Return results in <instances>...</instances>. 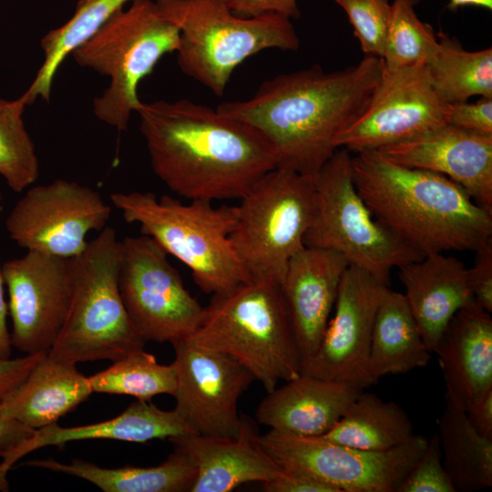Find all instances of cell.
<instances>
[{"instance_id": "41", "label": "cell", "mask_w": 492, "mask_h": 492, "mask_svg": "<svg viewBox=\"0 0 492 492\" xmlns=\"http://www.w3.org/2000/svg\"><path fill=\"white\" fill-rule=\"evenodd\" d=\"M46 352L0 360V398L19 385Z\"/></svg>"}, {"instance_id": "18", "label": "cell", "mask_w": 492, "mask_h": 492, "mask_svg": "<svg viewBox=\"0 0 492 492\" xmlns=\"http://www.w3.org/2000/svg\"><path fill=\"white\" fill-rule=\"evenodd\" d=\"M375 150L398 165L447 177L460 185L477 204L492 213V136L446 124Z\"/></svg>"}, {"instance_id": "2", "label": "cell", "mask_w": 492, "mask_h": 492, "mask_svg": "<svg viewBox=\"0 0 492 492\" xmlns=\"http://www.w3.org/2000/svg\"><path fill=\"white\" fill-rule=\"evenodd\" d=\"M384 68L372 56L332 72L314 65L278 75L249 99L216 109L257 128L272 146L277 168L314 176L338 149V136L366 109Z\"/></svg>"}, {"instance_id": "33", "label": "cell", "mask_w": 492, "mask_h": 492, "mask_svg": "<svg viewBox=\"0 0 492 492\" xmlns=\"http://www.w3.org/2000/svg\"><path fill=\"white\" fill-rule=\"evenodd\" d=\"M26 108L21 97L0 98V176L15 192L28 189L39 176L36 147L23 119Z\"/></svg>"}, {"instance_id": "39", "label": "cell", "mask_w": 492, "mask_h": 492, "mask_svg": "<svg viewBox=\"0 0 492 492\" xmlns=\"http://www.w3.org/2000/svg\"><path fill=\"white\" fill-rule=\"evenodd\" d=\"M262 488L266 492H339L304 471L282 466L274 478L262 483Z\"/></svg>"}, {"instance_id": "28", "label": "cell", "mask_w": 492, "mask_h": 492, "mask_svg": "<svg viewBox=\"0 0 492 492\" xmlns=\"http://www.w3.org/2000/svg\"><path fill=\"white\" fill-rule=\"evenodd\" d=\"M438 436L444 468L455 492H472L492 487V439L478 434L466 411L446 392Z\"/></svg>"}, {"instance_id": "9", "label": "cell", "mask_w": 492, "mask_h": 492, "mask_svg": "<svg viewBox=\"0 0 492 492\" xmlns=\"http://www.w3.org/2000/svg\"><path fill=\"white\" fill-rule=\"evenodd\" d=\"M350 153L337 149L313 176L315 208L303 244L337 251L389 286L394 268L424 256L374 218L354 183Z\"/></svg>"}, {"instance_id": "10", "label": "cell", "mask_w": 492, "mask_h": 492, "mask_svg": "<svg viewBox=\"0 0 492 492\" xmlns=\"http://www.w3.org/2000/svg\"><path fill=\"white\" fill-rule=\"evenodd\" d=\"M240 200L230 236L233 249L251 279L280 283L313 220V176L276 168Z\"/></svg>"}, {"instance_id": "27", "label": "cell", "mask_w": 492, "mask_h": 492, "mask_svg": "<svg viewBox=\"0 0 492 492\" xmlns=\"http://www.w3.org/2000/svg\"><path fill=\"white\" fill-rule=\"evenodd\" d=\"M26 465L82 478L105 492H190L197 475L193 463L174 449L164 462L148 467L107 468L82 459L69 464L37 459Z\"/></svg>"}, {"instance_id": "22", "label": "cell", "mask_w": 492, "mask_h": 492, "mask_svg": "<svg viewBox=\"0 0 492 492\" xmlns=\"http://www.w3.org/2000/svg\"><path fill=\"white\" fill-rule=\"evenodd\" d=\"M405 297L431 353L452 317L475 301L467 268L456 257L432 253L398 268Z\"/></svg>"}, {"instance_id": "4", "label": "cell", "mask_w": 492, "mask_h": 492, "mask_svg": "<svg viewBox=\"0 0 492 492\" xmlns=\"http://www.w3.org/2000/svg\"><path fill=\"white\" fill-rule=\"evenodd\" d=\"M198 347L226 354L243 365L266 393L301 374V361L280 285L251 279L213 294L187 338Z\"/></svg>"}, {"instance_id": "19", "label": "cell", "mask_w": 492, "mask_h": 492, "mask_svg": "<svg viewBox=\"0 0 492 492\" xmlns=\"http://www.w3.org/2000/svg\"><path fill=\"white\" fill-rule=\"evenodd\" d=\"M349 265L337 251L304 245L286 266L279 285L301 364L320 345Z\"/></svg>"}, {"instance_id": "32", "label": "cell", "mask_w": 492, "mask_h": 492, "mask_svg": "<svg viewBox=\"0 0 492 492\" xmlns=\"http://www.w3.org/2000/svg\"><path fill=\"white\" fill-rule=\"evenodd\" d=\"M93 393L130 395L150 401L159 395H173L177 387L175 363L159 364L143 349L134 351L88 377Z\"/></svg>"}, {"instance_id": "42", "label": "cell", "mask_w": 492, "mask_h": 492, "mask_svg": "<svg viewBox=\"0 0 492 492\" xmlns=\"http://www.w3.org/2000/svg\"><path fill=\"white\" fill-rule=\"evenodd\" d=\"M34 430L8 417L3 411L0 398V457L29 439Z\"/></svg>"}, {"instance_id": "25", "label": "cell", "mask_w": 492, "mask_h": 492, "mask_svg": "<svg viewBox=\"0 0 492 492\" xmlns=\"http://www.w3.org/2000/svg\"><path fill=\"white\" fill-rule=\"evenodd\" d=\"M93 391L76 364L46 354L26 378L1 398L4 413L31 429L55 424Z\"/></svg>"}, {"instance_id": "5", "label": "cell", "mask_w": 492, "mask_h": 492, "mask_svg": "<svg viewBox=\"0 0 492 492\" xmlns=\"http://www.w3.org/2000/svg\"><path fill=\"white\" fill-rule=\"evenodd\" d=\"M109 198L127 222L138 224L141 234L190 270L203 292L222 293L251 280L230 239L236 206L215 207L202 200L183 203L149 191L116 192Z\"/></svg>"}, {"instance_id": "30", "label": "cell", "mask_w": 492, "mask_h": 492, "mask_svg": "<svg viewBox=\"0 0 492 492\" xmlns=\"http://www.w3.org/2000/svg\"><path fill=\"white\" fill-rule=\"evenodd\" d=\"M413 436L412 423L397 404L362 391L323 436L354 448L385 451L405 443Z\"/></svg>"}, {"instance_id": "24", "label": "cell", "mask_w": 492, "mask_h": 492, "mask_svg": "<svg viewBox=\"0 0 492 492\" xmlns=\"http://www.w3.org/2000/svg\"><path fill=\"white\" fill-rule=\"evenodd\" d=\"M193 433L173 409L165 411L150 401L137 400L114 418L86 425L61 427L56 423L34 430L33 436L6 453L0 463V487L8 486L6 474L22 456L38 448L87 439L147 443Z\"/></svg>"}, {"instance_id": "40", "label": "cell", "mask_w": 492, "mask_h": 492, "mask_svg": "<svg viewBox=\"0 0 492 492\" xmlns=\"http://www.w3.org/2000/svg\"><path fill=\"white\" fill-rule=\"evenodd\" d=\"M231 12L241 17L276 14L289 19L300 18L297 0H223Z\"/></svg>"}, {"instance_id": "34", "label": "cell", "mask_w": 492, "mask_h": 492, "mask_svg": "<svg viewBox=\"0 0 492 492\" xmlns=\"http://www.w3.org/2000/svg\"><path fill=\"white\" fill-rule=\"evenodd\" d=\"M418 0H394L392 16L382 56L384 69L425 65L437 44L431 25L415 11Z\"/></svg>"}, {"instance_id": "26", "label": "cell", "mask_w": 492, "mask_h": 492, "mask_svg": "<svg viewBox=\"0 0 492 492\" xmlns=\"http://www.w3.org/2000/svg\"><path fill=\"white\" fill-rule=\"evenodd\" d=\"M404 293L385 287L369 347L368 374L374 384L387 374H405L431 359Z\"/></svg>"}, {"instance_id": "6", "label": "cell", "mask_w": 492, "mask_h": 492, "mask_svg": "<svg viewBox=\"0 0 492 492\" xmlns=\"http://www.w3.org/2000/svg\"><path fill=\"white\" fill-rule=\"evenodd\" d=\"M162 15L179 33L177 62L180 70L222 96L243 61L270 48L296 51L299 36L291 19L270 14L234 15L223 0H155Z\"/></svg>"}, {"instance_id": "13", "label": "cell", "mask_w": 492, "mask_h": 492, "mask_svg": "<svg viewBox=\"0 0 492 492\" xmlns=\"http://www.w3.org/2000/svg\"><path fill=\"white\" fill-rule=\"evenodd\" d=\"M111 210L97 190L57 179L26 189L5 226L9 238L26 251L73 259L85 251L91 231L108 226Z\"/></svg>"}, {"instance_id": "20", "label": "cell", "mask_w": 492, "mask_h": 492, "mask_svg": "<svg viewBox=\"0 0 492 492\" xmlns=\"http://www.w3.org/2000/svg\"><path fill=\"white\" fill-rule=\"evenodd\" d=\"M260 435L256 422L241 415L236 436L189 433L169 440L196 468L190 492H230L245 483L270 481L279 474L281 466L261 446Z\"/></svg>"}, {"instance_id": "21", "label": "cell", "mask_w": 492, "mask_h": 492, "mask_svg": "<svg viewBox=\"0 0 492 492\" xmlns=\"http://www.w3.org/2000/svg\"><path fill=\"white\" fill-rule=\"evenodd\" d=\"M363 390L350 383L301 374L267 393L257 407L256 419L282 433L324 436Z\"/></svg>"}, {"instance_id": "35", "label": "cell", "mask_w": 492, "mask_h": 492, "mask_svg": "<svg viewBox=\"0 0 492 492\" xmlns=\"http://www.w3.org/2000/svg\"><path fill=\"white\" fill-rule=\"evenodd\" d=\"M346 14L364 56L382 58L392 16L390 0H333Z\"/></svg>"}, {"instance_id": "43", "label": "cell", "mask_w": 492, "mask_h": 492, "mask_svg": "<svg viewBox=\"0 0 492 492\" xmlns=\"http://www.w3.org/2000/svg\"><path fill=\"white\" fill-rule=\"evenodd\" d=\"M466 414L470 425L478 434L492 439V389L479 396Z\"/></svg>"}, {"instance_id": "17", "label": "cell", "mask_w": 492, "mask_h": 492, "mask_svg": "<svg viewBox=\"0 0 492 492\" xmlns=\"http://www.w3.org/2000/svg\"><path fill=\"white\" fill-rule=\"evenodd\" d=\"M385 286L354 266L344 272L316 352L301 364V374L346 382L361 388L374 383L368 374V354L375 313Z\"/></svg>"}, {"instance_id": "38", "label": "cell", "mask_w": 492, "mask_h": 492, "mask_svg": "<svg viewBox=\"0 0 492 492\" xmlns=\"http://www.w3.org/2000/svg\"><path fill=\"white\" fill-rule=\"evenodd\" d=\"M474 264L467 268L468 281L475 301L492 313V241L475 251Z\"/></svg>"}, {"instance_id": "15", "label": "cell", "mask_w": 492, "mask_h": 492, "mask_svg": "<svg viewBox=\"0 0 492 492\" xmlns=\"http://www.w3.org/2000/svg\"><path fill=\"white\" fill-rule=\"evenodd\" d=\"M12 322V347L26 354L48 352L68 314L75 282L74 258L26 251L2 265Z\"/></svg>"}, {"instance_id": "7", "label": "cell", "mask_w": 492, "mask_h": 492, "mask_svg": "<svg viewBox=\"0 0 492 492\" xmlns=\"http://www.w3.org/2000/svg\"><path fill=\"white\" fill-rule=\"evenodd\" d=\"M179 29L166 19L154 0H137L117 12L71 54L81 67L109 77L93 101V112L118 131L128 129L141 101L139 83L167 54L177 51Z\"/></svg>"}, {"instance_id": "23", "label": "cell", "mask_w": 492, "mask_h": 492, "mask_svg": "<svg viewBox=\"0 0 492 492\" xmlns=\"http://www.w3.org/2000/svg\"><path fill=\"white\" fill-rule=\"evenodd\" d=\"M434 353L438 355L446 392L465 411L492 389V319L476 301L456 313Z\"/></svg>"}, {"instance_id": "1", "label": "cell", "mask_w": 492, "mask_h": 492, "mask_svg": "<svg viewBox=\"0 0 492 492\" xmlns=\"http://www.w3.org/2000/svg\"><path fill=\"white\" fill-rule=\"evenodd\" d=\"M154 174L184 199H241L277 168L254 127L188 99L142 102L136 111Z\"/></svg>"}, {"instance_id": "3", "label": "cell", "mask_w": 492, "mask_h": 492, "mask_svg": "<svg viewBox=\"0 0 492 492\" xmlns=\"http://www.w3.org/2000/svg\"><path fill=\"white\" fill-rule=\"evenodd\" d=\"M352 174L374 218L422 256L475 251L492 241V213L444 175L398 165L378 150L352 156Z\"/></svg>"}, {"instance_id": "36", "label": "cell", "mask_w": 492, "mask_h": 492, "mask_svg": "<svg viewBox=\"0 0 492 492\" xmlns=\"http://www.w3.org/2000/svg\"><path fill=\"white\" fill-rule=\"evenodd\" d=\"M397 492H455L444 468L439 436L435 434Z\"/></svg>"}, {"instance_id": "44", "label": "cell", "mask_w": 492, "mask_h": 492, "mask_svg": "<svg viewBox=\"0 0 492 492\" xmlns=\"http://www.w3.org/2000/svg\"><path fill=\"white\" fill-rule=\"evenodd\" d=\"M8 306L5 296V282L0 265V360L9 359L12 354L10 332L7 327Z\"/></svg>"}, {"instance_id": "16", "label": "cell", "mask_w": 492, "mask_h": 492, "mask_svg": "<svg viewBox=\"0 0 492 492\" xmlns=\"http://www.w3.org/2000/svg\"><path fill=\"white\" fill-rule=\"evenodd\" d=\"M177 387L174 410L199 435L236 436L241 427L238 402L255 381L233 358L196 346L187 338L171 343Z\"/></svg>"}, {"instance_id": "8", "label": "cell", "mask_w": 492, "mask_h": 492, "mask_svg": "<svg viewBox=\"0 0 492 492\" xmlns=\"http://www.w3.org/2000/svg\"><path fill=\"white\" fill-rule=\"evenodd\" d=\"M121 254L115 230L105 227L74 258L75 282L66 323L47 354L60 362L116 361L145 343L133 329L118 287Z\"/></svg>"}, {"instance_id": "31", "label": "cell", "mask_w": 492, "mask_h": 492, "mask_svg": "<svg viewBox=\"0 0 492 492\" xmlns=\"http://www.w3.org/2000/svg\"><path fill=\"white\" fill-rule=\"evenodd\" d=\"M437 44L425 62L432 85L448 104L492 97V48L467 51L458 40L436 33Z\"/></svg>"}, {"instance_id": "37", "label": "cell", "mask_w": 492, "mask_h": 492, "mask_svg": "<svg viewBox=\"0 0 492 492\" xmlns=\"http://www.w3.org/2000/svg\"><path fill=\"white\" fill-rule=\"evenodd\" d=\"M447 124L478 135L492 136V97H480L475 103L449 104Z\"/></svg>"}, {"instance_id": "14", "label": "cell", "mask_w": 492, "mask_h": 492, "mask_svg": "<svg viewBox=\"0 0 492 492\" xmlns=\"http://www.w3.org/2000/svg\"><path fill=\"white\" fill-rule=\"evenodd\" d=\"M448 109L425 65L384 68L366 109L338 136L335 146L359 153L408 140L447 124Z\"/></svg>"}, {"instance_id": "29", "label": "cell", "mask_w": 492, "mask_h": 492, "mask_svg": "<svg viewBox=\"0 0 492 492\" xmlns=\"http://www.w3.org/2000/svg\"><path fill=\"white\" fill-rule=\"evenodd\" d=\"M133 1L137 0H77L70 18L41 38L43 63L31 85L20 96L26 107L38 98L48 102L54 79L66 58Z\"/></svg>"}, {"instance_id": "45", "label": "cell", "mask_w": 492, "mask_h": 492, "mask_svg": "<svg viewBox=\"0 0 492 492\" xmlns=\"http://www.w3.org/2000/svg\"><path fill=\"white\" fill-rule=\"evenodd\" d=\"M1 200H2V193H1V191H0V201H1Z\"/></svg>"}, {"instance_id": "12", "label": "cell", "mask_w": 492, "mask_h": 492, "mask_svg": "<svg viewBox=\"0 0 492 492\" xmlns=\"http://www.w3.org/2000/svg\"><path fill=\"white\" fill-rule=\"evenodd\" d=\"M263 449L282 467L304 471L339 492H397L423 453L427 439L414 435L385 451H369L326 437L270 429L260 435Z\"/></svg>"}, {"instance_id": "11", "label": "cell", "mask_w": 492, "mask_h": 492, "mask_svg": "<svg viewBox=\"0 0 492 492\" xmlns=\"http://www.w3.org/2000/svg\"><path fill=\"white\" fill-rule=\"evenodd\" d=\"M120 296L130 323L146 343H173L190 336L204 306L185 288L168 253L150 237L120 241Z\"/></svg>"}]
</instances>
